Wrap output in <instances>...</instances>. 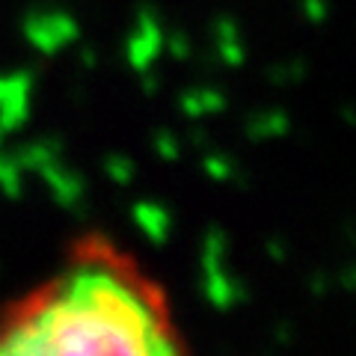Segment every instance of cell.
I'll return each mask as SVG.
<instances>
[{
    "label": "cell",
    "mask_w": 356,
    "mask_h": 356,
    "mask_svg": "<svg viewBox=\"0 0 356 356\" xmlns=\"http://www.w3.org/2000/svg\"><path fill=\"white\" fill-rule=\"evenodd\" d=\"M187 350L166 285L119 241L86 232L0 306V353L163 356Z\"/></svg>",
    "instance_id": "obj_1"
}]
</instances>
